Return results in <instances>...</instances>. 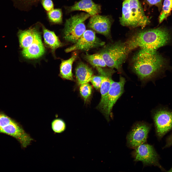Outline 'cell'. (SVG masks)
<instances>
[{
    "mask_svg": "<svg viewBox=\"0 0 172 172\" xmlns=\"http://www.w3.org/2000/svg\"><path fill=\"white\" fill-rule=\"evenodd\" d=\"M164 58L156 51L140 49L133 56L132 69L142 81L154 78L160 74L165 68Z\"/></svg>",
    "mask_w": 172,
    "mask_h": 172,
    "instance_id": "obj_1",
    "label": "cell"
},
{
    "mask_svg": "<svg viewBox=\"0 0 172 172\" xmlns=\"http://www.w3.org/2000/svg\"><path fill=\"white\" fill-rule=\"evenodd\" d=\"M171 38L169 31L166 28L160 27L139 31L126 42L131 51L138 48L155 51L168 44Z\"/></svg>",
    "mask_w": 172,
    "mask_h": 172,
    "instance_id": "obj_2",
    "label": "cell"
},
{
    "mask_svg": "<svg viewBox=\"0 0 172 172\" xmlns=\"http://www.w3.org/2000/svg\"><path fill=\"white\" fill-rule=\"evenodd\" d=\"M18 36L24 57L29 59H36L44 54V48L37 26L26 30H19Z\"/></svg>",
    "mask_w": 172,
    "mask_h": 172,
    "instance_id": "obj_3",
    "label": "cell"
},
{
    "mask_svg": "<svg viewBox=\"0 0 172 172\" xmlns=\"http://www.w3.org/2000/svg\"><path fill=\"white\" fill-rule=\"evenodd\" d=\"M122 12L119 21L123 26L143 28L150 22L139 0H124Z\"/></svg>",
    "mask_w": 172,
    "mask_h": 172,
    "instance_id": "obj_4",
    "label": "cell"
},
{
    "mask_svg": "<svg viewBox=\"0 0 172 172\" xmlns=\"http://www.w3.org/2000/svg\"><path fill=\"white\" fill-rule=\"evenodd\" d=\"M130 52L126 42L119 41L106 45L99 54L102 57L106 66L120 72L122 65Z\"/></svg>",
    "mask_w": 172,
    "mask_h": 172,
    "instance_id": "obj_5",
    "label": "cell"
},
{
    "mask_svg": "<svg viewBox=\"0 0 172 172\" xmlns=\"http://www.w3.org/2000/svg\"><path fill=\"white\" fill-rule=\"evenodd\" d=\"M90 16L87 13H81L66 20L64 29V38L69 42L75 43L86 30L85 21Z\"/></svg>",
    "mask_w": 172,
    "mask_h": 172,
    "instance_id": "obj_6",
    "label": "cell"
},
{
    "mask_svg": "<svg viewBox=\"0 0 172 172\" xmlns=\"http://www.w3.org/2000/svg\"><path fill=\"white\" fill-rule=\"evenodd\" d=\"M0 132L16 139L23 148L29 145L33 139L20 126L6 115L0 113Z\"/></svg>",
    "mask_w": 172,
    "mask_h": 172,
    "instance_id": "obj_7",
    "label": "cell"
},
{
    "mask_svg": "<svg viewBox=\"0 0 172 172\" xmlns=\"http://www.w3.org/2000/svg\"><path fill=\"white\" fill-rule=\"evenodd\" d=\"M153 118L156 134L160 140L172 130V110L166 107H160L154 112Z\"/></svg>",
    "mask_w": 172,
    "mask_h": 172,
    "instance_id": "obj_8",
    "label": "cell"
},
{
    "mask_svg": "<svg viewBox=\"0 0 172 172\" xmlns=\"http://www.w3.org/2000/svg\"><path fill=\"white\" fill-rule=\"evenodd\" d=\"M125 82V79L121 76L118 82L112 80L110 88L104 102L101 106H97L108 121L114 105L124 92Z\"/></svg>",
    "mask_w": 172,
    "mask_h": 172,
    "instance_id": "obj_9",
    "label": "cell"
},
{
    "mask_svg": "<svg viewBox=\"0 0 172 172\" xmlns=\"http://www.w3.org/2000/svg\"><path fill=\"white\" fill-rule=\"evenodd\" d=\"M135 149L133 153L134 161H141L144 166L153 165L165 170L160 163L159 156L152 145L144 143Z\"/></svg>",
    "mask_w": 172,
    "mask_h": 172,
    "instance_id": "obj_10",
    "label": "cell"
},
{
    "mask_svg": "<svg viewBox=\"0 0 172 172\" xmlns=\"http://www.w3.org/2000/svg\"><path fill=\"white\" fill-rule=\"evenodd\" d=\"M105 44V42L96 36L94 31L88 30H86L75 43L67 48L65 51L67 53L78 50L87 51Z\"/></svg>",
    "mask_w": 172,
    "mask_h": 172,
    "instance_id": "obj_11",
    "label": "cell"
},
{
    "mask_svg": "<svg viewBox=\"0 0 172 172\" xmlns=\"http://www.w3.org/2000/svg\"><path fill=\"white\" fill-rule=\"evenodd\" d=\"M151 126L144 122H138L133 126L127 137V144L135 149L146 141Z\"/></svg>",
    "mask_w": 172,
    "mask_h": 172,
    "instance_id": "obj_12",
    "label": "cell"
},
{
    "mask_svg": "<svg viewBox=\"0 0 172 172\" xmlns=\"http://www.w3.org/2000/svg\"><path fill=\"white\" fill-rule=\"evenodd\" d=\"M111 19L109 16L97 14L91 17L88 27L97 33L109 38H111Z\"/></svg>",
    "mask_w": 172,
    "mask_h": 172,
    "instance_id": "obj_13",
    "label": "cell"
},
{
    "mask_svg": "<svg viewBox=\"0 0 172 172\" xmlns=\"http://www.w3.org/2000/svg\"><path fill=\"white\" fill-rule=\"evenodd\" d=\"M66 13L76 11H85L92 16L101 12V6L95 3L92 0H81L70 6L64 7Z\"/></svg>",
    "mask_w": 172,
    "mask_h": 172,
    "instance_id": "obj_14",
    "label": "cell"
},
{
    "mask_svg": "<svg viewBox=\"0 0 172 172\" xmlns=\"http://www.w3.org/2000/svg\"><path fill=\"white\" fill-rule=\"evenodd\" d=\"M75 73L77 82L80 85L90 81L93 74L91 69L82 62L77 65Z\"/></svg>",
    "mask_w": 172,
    "mask_h": 172,
    "instance_id": "obj_15",
    "label": "cell"
},
{
    "mask_svg": "<svg viewBox=\"0 0 172 172\" xmlns=\"http://www.w3.org/2000/svg\"><path fill=\"white\" fill-rule=\"evenodd\" d=\"M77 56V53L74 52L69 59L62 61L60 66V75L63 78L69 80H73L72 65Z\"/></svg>",
    "mask_w": 172,
    "mask_h": 172,
    "instance_id": "obj_16",
    "label": "cell"
},
{
    "mask_svg": "<svg viewBox=\"0 0 172 172\" xmlns=\"http://www.w3.org/2000/svg\"><path fill=\"white\" fill-rule=\"evenodd\" d=\"M113 71V70L109 71L105 75H102L103 77L100 88L101 99L97 106H101L103 103L108 94L112 80L111 76L114 72Z\"/></svg>",
    "mask_w": 172,
    "mask_h": 172,
    "instance_id": "obj_17",
    "label": "cell"
},
{
    "mask_svg": "<svg viewBox=\"0 0 172 172\" xmlns=\"http://www.w3.org/2000/svg\"><path fill=\"white\" fill-rule=\"evenodd\" d=\"M45 42L52 49H54L62 45V44L54 32L42 26Z\"/></svg>",
    "mask_w": 172,
    "mask_h": 172,
    "instance_id": "obj_18",
    "label": "cell"
},
{
    "mask_svg": "<svg viewBox=\"0 0 172 172\" xmlns=\"http://www.w3.org/2000/svg\"><path fill=\"white\" fill-rule=\"evenodd\" d=\"M84 57L85 59L94 67H103L106 66L102 57L99 53L86 55Z\"/></svg>",
    "mask_w": 172,
    "mask_h": 172,
    "instance_id": "obj_19",
    "label": "cell"
},
{
    "mask_svg": "<svg viewBox=\"0 0 172 172\" xmlns=\"http://www.w3.org/2000/svg\"><path fill=\"white\" fill-rule=\"evenodd\" d=\"M62 15L61 10L60 9H53L48 11L47 16L49 21L55 24H60L62 22Z\"/></svg>",
    "mask_w": 172,
    "mask_h": 172,
    "instance_id": "obj_20",
    "label": "cell"
},
{
    "mask_svg": "<svg viewBox=\"0 0 172 172\" xmlns=\"http://www.w3.org/2000/svg\"><path fill=\"white\" fill-rule=\"evenodd\" d=\"M172 10V0H164L159 17V23L166 19Z\"/></svg>",
    "mask_w": 172,
    "mask_h": 172,
    "instance_id": "obj_21",
    "label": "cell"
},
{
    "mask_svg": "<svg viewBox=\"0 0 172 172\" xmlns=\"http://www.w3.org/2000/svg\"><path fill=\"white\" fill-rule=\"evenodd\" d=\"M52 128L54 131L57 133L64 132L66 128V124L61 119L54 120L52 123Z\"/></svg>",
    "mask_w": 172,
    "mask_h": 172,
    "instance_id": "obj_22",
    "label": "cell"
},
{
    "mask_svg": "<svg viewBox=\"0 0 172 172\" xmlns=\"http://www.w3.org/2000/svg\"><path fill=\"white\" fill-rule=\"evenodd\" d=\"M81 95L86 101L90 96L92 92V87L88 83L81 85L79 88Z\"/></svg>",
    "mask_w": 172,
    "mask_h": 172,
    "instance_id": "obj_23",
    "label": "cell"
},
{
    "mask_svg": "<svg viewBox=\"0 0 172 172\" xmlns=\"http://www.w3.org/2000/svg\"><path fill=\"white\" fill-rule=\"evenodd\" d=\"M103 77L102 75L93 76L91 82L94 87L96 89L100 88Z\"/></svg>",
    "mask_w": 172,
    "mask_h": 172,
    "instance_id": "obj_24",
    "label": "cell"
},
{
    "mask_svg": "<svg viewBox=\"0 0 172 172\" xmlns=\"http://www.w3.org/2000/svg\"><path fill=\"white\" fill-rule=\"evenodd\" d=\"M41 3L44 9L48 12L53 9L54 5L52 0H42Z\"/></svg>",
    "mask_w": 172,
    "mask_h": 172,
    "instance_id": "obj_25",
    "label": "cell"
},
{
    "mask_svg": "<svg viewBox=\"0 0 172 172\" xmlns=\"http://www.w3.org/2000/svg\"><path fill=\"white\" fill-rule=\"evenodd\" d=\"M163 0H145L150 5H155L157 6L159 10L161 8L162 3Z\"/></svg>",
    "mask_w": 172,
    "mask_h": 172,
    "instance_id": "obj_26",
    "label": "cell"
},
{
    "mask_svg": "<svg viewBox=\"0 0 172 172\" xmlns=\"http://www.w3.org/2000/svg\"><path fill=\"white\" fill-rule=\"evenodd\" d=\"M172 146V133L167 138L166 144L163 147V148H168Z\"/></svg>",
    "mask_w": 172,
    "mask_h": 172,
    "instance_id": "obj_27",
    "label": "cell"
}]
</instances>
